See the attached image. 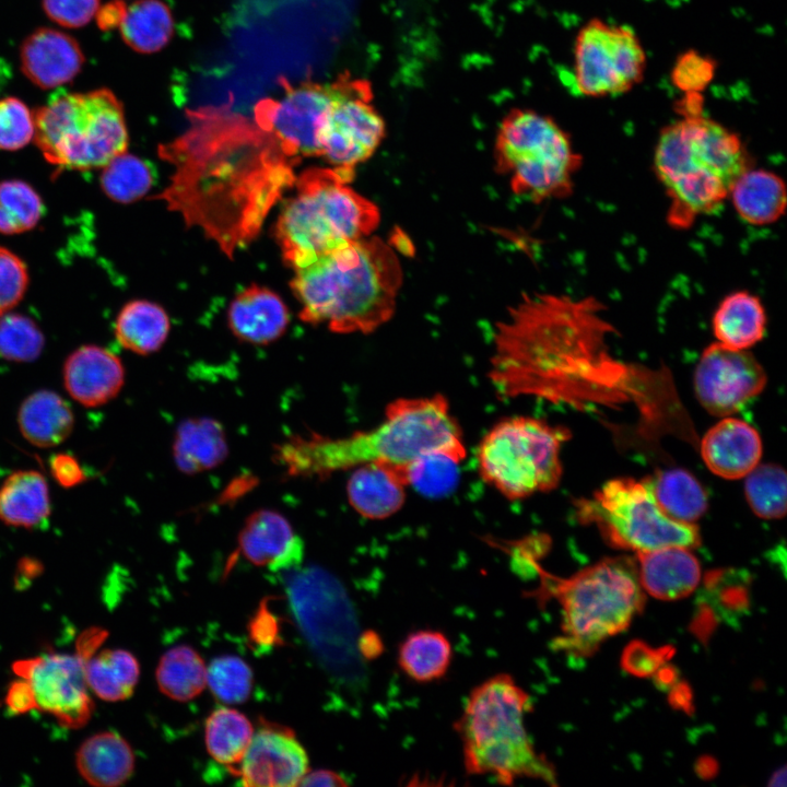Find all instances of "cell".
Wrapping results in <instances>:
<instances>
[{
  "label": "cell",
  "instance_id": "cell-1",
  "mask_svg": "<svg viewBox=\"0 0 787 787\" xmlns=\"http://www.w3.org/2000/svg\"><path fill=\"white\" fill-rule=\"evenodd\" d=\"M594 297L525 295L496 324L488 376L504 399L578 403L586 373L623 367L608 354L612 327Z\"/></svg>",
  "mask_w": 787,
  "mask_h": 787
},
{
  "label": "cell",
  "instance_id": "cell-2",
  "mask_svg": "<svg viewBox=\"0 0 787 787\" xmlns=\"http://www.w3.org/2000/svg\"><path fill=\"white\" fill-rule=\"evenodd\" d=\"M401 283L393 249L366 236L295 269L290 285L305 322L338 333H369L393 315Z\"/></svg>",
  "mask_w": 787,
  "mask_h": 787
},
{
  "label": "cell",
  "instance_id": "cell-3",
  "mask_svg": "<svg viewBox=\"0 0 787 787\" xmlns=\"http://www.w3.org/2000/svg\"><path fill=\"white\" fill-rule=\"evenodd\" d=\"M310 454L318 472L376 465L393 470L411 485L430 460L459 465L467 449L449 402L436 393L396 399L374 427L340 438H319L312 443Z\"/></svg>",
  "mask_w": 787,
  "mask_h": 787
},
{
  "label": "cell",
  "instance_id": "cell-4",
  "mask_svg": "<svg viewBox=\"0 0 787 787\" xmlns=\"http://www.w3.org/2000/svg\"><path fill=\"white\" fill-rule=\"evenodd\" d=\"M654 167L669 200L667 221L683 230L717 210L750 164L740 137L702 111L665 126Z\"/></svg>",
  "mask_w": 787,
  "mask_h": 787
},
{
  "label": "cell",
  "instance_id": "cell-5",
  "mask_svg": "<svg viewBox=\"0 0 787 787\" xmlns=\"http://www.w3.org/2000/svg\"><path fill=\"white\" fill-rule=\"evenodd\" d=\"M531 709L530 695L509 673H496L475 685L454 724L466 773L488 775L507 786L519 778L556 786L554 766L537 751L527 731Z\"/></svg>",
  "mask_w": 787,
  "mask_h": 787
},
{
  "label": "cell",
  "instance_id": "cell-6",
  "mask_svg": "<svg viewBox=\"0 0 787 787\" xmlns=\"http://www.w3.org/2000/svg\"><path fill=\"white\" fill-rule=\"evenodd\" d=\"M535 572L540 584L526 596L560 604L561 634L552 647L566 655H591L603 641L627 629L644 607L637 569L629 560H603L569 577L553 576L539 563Z\"/></svg>",
  "mask_w": 787,
  "mask_h": 787
},
{
  "label": "cell",
  "instance_id": "cell-7",
  "mask_svg": "<svg viewBox=\"0 0 787 787\" xmlns=\"http://www.w3.org/2000/svg\"><path fill=\"white\" fill-rule=\"evenodd\" d=\"M354 172L308 168L296 179V193L275 225L283 260L305 267L319 257L369 236L379 223L378 208L348 184Z\"/></svg>",
  "mask_w": 787,
  "mask_h": 787
},
{
  "label": "cell",
  "instance_id": "cell-8",
  "mask_svg": "<svg viewBox=\"0 0 787 787\" xmlns=\"http://www.w3.org/2000/svg\"><path fill=\"white\" fill-rule=\"evenodd\" d=\"M33 117L35 144L59 169L102 168L127 151L124 108L108 89L57 96Z\"/></svg>",
  "mask_w": 787,
  "mask_h": 787
},
{
  "label": "cell",
  "instance_id": "cell-9",
  "mask_svg": "<svg viewBox=\"0 0 787 787\" xmlns=\"http://www.w3.org/2000/svg\"><path fill=\"white\" fill-rule=\"evenodd\" d=\"M568 432L517 415L496 422L477 448L481 479L510 501L554 490L562 477L561 448Z\"/></svg>",
  "mask_w": 787,
  "mask_h": 787
},
{
  "label": "cell",
  "instance_id": "cell-10",
  "mask_svg": "<svg viewBox=\"0 0 787 787\" xmlns=\"http://www.w3.org/2000/svg\"><path fill=\"white\" fill-rule=\"evenodd\" d=\"M495 161L516 195L540 202L572 192L582 157L568 133L552 118L515 109L500 125Z\"/></svg>",
  "mask_w": 787,
  "mask_h": 787
},
{
  "label": "cell",
  "instance_id": "cell-11",
  "mask_svg": "<svg viewBox=\"0 0 787 787\" xmlns=\"http://www.w3.org/2000/svg\"><path fill=\"white\" fill-rule=\"evenodd\" d=\"M578 519L596 524L613 548L647 552L666 547L696 548L695 524L674 520L659 506L649 479L615 478L589 498L578 501Z\"/></svg>",
  "mask_w": 787,
  "mask_h": 787
},
{
  "label": "cell",
  "instance_id": "cell-12",
  "mask_svg": "<svg viewBox=\"0 0 787 787\" xmlns=\"http://www.w3.org/2000/svg\"><path fill=\"white\" fill-rule=\"evenodd\" d=\"M646 51L630 27L592 17L574 43V80L579 94L607 97L627 93L646 71Z\"/></svg>",
  "mask_w": 787,
  "mask_h": 787
},
{
  "label": "cell",
  "instance_id": "cell-13",
  "mask_svg": "<svg viewBox=\"0 0 787 787\" xmlns=\"http://www.w3.org/2000/svg\"><path fill=\"white\" fill-rule=\"evenodd\" d=\"M332 86V102L318 132L319 156L336 168L354 172L378 148L385 124L366 82L341 77Z\"/></svg>",
  "mask_w": 787,
  "mask_h": 787
},
{
  "label": "cell",
  "instance_id": "cell-14",
  "mask_svg": "<svg viewBox=\"0 0 787 787\" xmlns=\"http://www.w3.org/2000/svg\"><path fill=\"white\" fill-rule=\"evenodd\" d=\"M280 83L279 98H265L255 106L257 126L291 158L319 156L318 132L332 102V84L306 80L293 85L283 78Z\"/></svg>",
  "mask_w": 787,
  "mask_h": 787
},
{
  "label": "cell",
  "instance_id": "cell-15",
  "mask_svg": "<svg viewBox=\"0 0 787 787\" xmlns=\"http://www.w3.org/2000/svg\"><path fill=\"white\" fill-rule=\"evenodd\" d=\"M84 660L79 653H52L20 659L12 669L30 683L37 709L52 715L63 727L78 729L87 724L94 712Z\"/></svg>",
  "mask_w": 787,
  "mask_h": 787
},
{
  "label": "cell",
  "instance_id": "cell-16",
  "mask_svg": "<svg viewBox=\"0 0 787 787\" xmlns=\"http://www.w3.org/2000/svg\"><path fill=\"white\" fill-rule=\"evenodd\" d=\"M766 373L748 350L719 342L702 353L694 373V389L702 407L716 416L738 412L766 385Z\"/></svg>",
  "mask_w": 787,
  "mask_h": 787
},
{
  "label": "cell",
  "instance_id": "cell-17",
  "mask_svg": "<svg viewBox=\"0 0 787 787\" xmlns=\"http://www.w3.org/2000/svg\"><path fill=\"white\" fill-rule=\"evenodd\" d=\"M307 772V753L294 732L263 724L254 732L235 774L248 787H292L298 786Z\"/></svg>",
  "mask_w": 787,
  "mask_h": 787
},
{
  "label": "cell",
  "instance_id": "cell-18",
  "mask_svg": "<svg viewBox=\"0 0 787 787\" xmlns=\"http://www.w3.org/2000/svg\"><path fill=\"white\" fill-rule=\"evenodd\" d=\"M62 379L67 392L89 408L113 400L125 384V367L111 351L98 345H82L66 360Z\"/></svg>",
  "mask_w": 787,
  "mask_h": 787
},
{
  "label": "cell",
  "instance_id": "cell-19",
  "mask_svg": "<svg viewBox=\"0 0 787 787\" xmlns=\"http://www.w3.org/2000/svg\"><path fill=\"white\" fill-rule=\"evenodd\" d=\"M20 60L25 77L47 90L73 80L85 58L73 37L54 28L39 27L23 40Z\"/></svg>",
  "mask_w": 787,
  "mask_h": 787
},
{
  "label": "cell",
  "instance_id": "cell-20",
  "mask_svg": "<svg viewBox=\"0 0 787 787\" xmlns=\"http://www.w3.org/2000/svg\"><path fill=\"white\" fill-rule=\"evenodd\" d=\"M701 456L716 475L736 480L744 478L762 457V439L757 431L743 420L724 416L701 441Z\"/></svg>",
  "mask_w": 787,
  "mask_h": 787
},
{
  "label": "cell",
  "instance_id": "cell-21",
  "mask_svg": "<svg viewBox=\"0 0 787 787\" xmlns=\"http://www.w3.org/2000/svg\"><path fill=\"white\" fill-rule=\"evenodd\" d=\"M238 552L254 565L283 568L298 560L302 542L282 514L262 508L246 518L238 535Z\"/></svg>",
  "mask_w": 787,
  "mask_h": 787
},
{
  "label": "cell",
  "instance_id": "cell-22",
  "mask_svg": "<svg viewBox=\"0 0 787 787\" xmlns=\"http://www.w3.org/2000/svg\"><path fill=\"white\" fill-rule=\"evenodd\" d=\"M636 554L639 584L654 598L678 600L700 584L701 566L689 548L674 545Z\"/></svg>",
  "mask_w": 787,
  "mask_h": 787
},
{
  "label": "cell",
  "instance_id": "cell-23",
  "mask_svg": "<svg viewBox=\"0 0 787 787\" xmlns=\"http://www.w3.org/2000/svg\"><path fill=\"white\" fill-rule=\"evenodd\" d=\"M227 321L237 339L254 344H268L285 332L290 315L278 294L252 284L232 301Z\"/></svg>",
  "mask_w": 787,
  "mask_h": 787
},
{
  "label": "cell",
  "instance_id": "cell-24",
  "mask_svg": "<svg viewBox=\"0 0 787 787\" xmlns=\"http://www.w3.org/2000/svg\"><path fill=\"white\" fill-rule=\"evenodd\" d=\"M134 753L129 742L115 731H101L86 738L75 752L80 776L94 787H117L134 771Z\"/></svg>",
  "mask_w": 787,
  "mask_h": 787
},
{
  "label": "cell",
  "instance_id": "cell-25",
  "mask_svg": "<svg viewBox=\"0 0 787 787\" xmlns=\"http://www.w3.org/2000/svg\"><path fill=\"white\" fill-rule=\"evenodd\" d=\"M409 484L391 469L364 465L353 469L346 482L351 507L362 517L381 520L395 515L404 504Z\"/></svg>",
  "mask_w": 787,
  "mask_h": 787
},
{
  "label": "cell",
  "instance_id": "cell-26",
  "mask_svg": "<svg viewBox=\"0 0 787 787\" xmlns=\"http://www.w3.org/2000/svg\"><path fill=\"white\" fill-rule=\"evenodd\" d=\"M728 199L744 222L764 226L775 223L785 213L787 189L775 173L749 167L732 185Z\"/></svg>",
  "mask_w": 787,
  "mask_h": 787
},
{
  "label": "cell",
  "instance_id": "cell-27",
  "mask_svg": "<svg viewBox=\"0 0 787 787\" xmlns=\"http://www.w3.org/2000/svg\"><path fill=\"white\" fill-rule=\"evenodd\" d=\"M51 513L46 478L36 470H17L0 485V520L12 527L35 529Z\"/></svg>",
  "mask_w": 787,
  "mask_h": 787
},
{
  "label": "cell",
  "instance_id": "cell-28",
  "mask_svg": "<svg viewBox=\"0 0 787 787\" xmlns=\"http://www.w3.org/2000/svg\"><path fill=\"white\" fill-rule=\"evenodd\" d=\"M17 425L28 443L39 448H50L70 436L74 415L60 395L40 389L22 401L17 411Z\"/></svg>",
  "mask_w": 787,
  "mask_h": 787
},
{
  "label": "cell",
  "instance_id": "cell-29",
  "mask_svg": "<svg viewBox=\"0 0 787 787\" xmlns=\"http://www.w3.org/2000/svg\"><path fill=\"white\" fill-rule=\"evenodd\" d=\"M172 449L176 467L188 474L214 469L228 454L223 426L210 418L183 421L175 431Z\"/></svg>",
  "mask_w": 787,
  "mask_h": 787
},
{
  "label": "cell",
  "instance_id": "cell-30",
  "mask_svg": "<svg viewBox=\"0 0 787 787\" xmlns=\"http://www.w3.org/2000/svg\"><path fill=\"white\" fill-rule=\"evenodd\" d=\"M712 327L717 342L732 349L748 350L763 339L766 313L757 296L747 291H737L719 303Z\"/></svg>",
  "mask_w": 787,
  "mask_h": 787
},
{
  "label": "cell",
  "instance_id": "cell-31",
  "mask_svg": "<svg viewBox=\"0 0 787 787\" xmlns=\"http://www.w3.org/2000/svg\"><path fill=\"white\" fill-rule=\"evenodd\" d=\"M454 648L448 636L438 630L410 632L399 644L397 663L412 682L426 684L443 679L451 665Z\"/></svg>",
  "mask_w": 787,
  "mask_h": 787
},
{
  "label": "cell",
  "instance_id": "cell-32",
  "mask_svg": "<svg viewBox=\"0 0 787 787\" xmlns=\"http://www.w3.org/2000/svg\"><path fill=\"white\" fill-rule=\"evenodd\" d=\"M84 677L89 690L99 700L119 702L132 695L139 681L140 666L128 650L104 649L84 660Z\"/></svg>",
  "mask_w": 787,
  "mask_h": 787
},
{
  "label": "cell",
  "instance_id": "cell-33",
  "mask_svg": "<svg viewBox=\"0 0 787 787\" xmlns=\"http://www.w3.org/2000/svg\"><path fill=\"white\" fill-rule=\"evenodd\" d=\"M169 332V318L155 303L136 299L126 304L115 321V336L127 350L151 354L164 344Z\"/></svg>",
  "mask_w": 787,
  "mask_h": 787
},
{
  "label": "cell",
  "instance_id": "cell-34",
  "mask_svg": "<svg viewBox=\"0 0 787 787\" xmlns=\"http://www.w3.org/2000/svg\"><path fill=\"white\" fill-rule=\"evenodd\" d=\"M124 42L141 54L161 50L172 38L174 20L161 0H138L127 7L119 25Z\"/></svg>",
  "mask_w": 787,
  "mask_h": 787
},
{
  "label": "cell",
  "instance_id": "cell-35",
  "mask_svg": "<svg viewBox=\"0 0 787 787\" xmlns=\"http://www.w3.org/2000/svg\"><path fill=\"white\" fill-rule=\"evenodd\" d=\"M654 495L670 518L694 524L707 509L708 497L697 479L684 469L674 468L649 478Z\"/></svg>",
  "mask_w": 787,
  "mask_h": 787
},
{
  "label": "cell",
  "instance_id": "cell-36",
  "mask_svg": "<svg viewBox=\"0 0 787 787\" xmlns=\"http://www.w3.org/2000/svg\"><path fill=\"white\" fill-rule=\"evenodd\" d=\"M155 676L160 691L179 702L195 698L207 685V666L200 655L187 645L164 653Z\"/></svg>",
  "mask_w": 787,
  "mask_h": 787
},
{
  "label": "cell",
  "instance_id": "cell-37",
  "mask_svg": "<svg viewBox=\"0 0 787 787\" xmlns=\"http://www.w3.org/2000/svg\"><path fill=\"white\" fill-rule=\"evenodd\" d=\"M249 719L240 712L220 707L205 721V747L213 760L232 770L244 757L254 736Z\"/></svg>",
  "mask_w": 787,
  "mask_h": 787
},
{
  "label": "cell",
  "instance_id": "cell-38",
  "mask_svg": "<svg viewBox=\"0 0 787 787\" xmlns=\"http://www.w3.org/2000/svg\"><path fill=\"white\" fill-rule=\"evenodd\" d=\"M45 208L40 196L25 181L0 183V233L14 235L34 228Z\"/></svg>",
  "mask_w": 787,
  "mask_h": 787
},
{
  "label": "cell",
  "instance_id": "cell-39",
  "mask_svg": "<svg viewBox=\"0 0 787 787\" xmlns=\"http://www.w3.org/2000/svg\"><path fill=\"white\" fill-rule=\"evenodd\" d=\"M744 478V495L752 512L763 519L783 518L787 497L785 470L776 463H759Z\"/></svg>",
  "mask_w": 787,
  "mask_h": 787
},
{
  "label": "cell",
  "instance_id": "cell-40",
  "mask_svg": "<svg viewBox=\"0 0 787 787\" xmlns=\"http://www.w3.org/2000/svg\"><path fill=\"white\" fill-rule=\"evenodd\" d=\"M101 186L114 201L128 203L145 195L153 183L149 164L126 152L102 167Z\"/></svg>",
  "mask_w": 787,
  "mask_h": 787
},
{
  "label": "cell",
  "instance_id": "cell-41",
  "mask_svg": "<svg viewBox=\"0 0 787 787\" xmlns=\"http://www.w3.org/2000/svg\"><path fill=\"white\" fill-rule=\"evenodd\" d=\"M45 344L38 325L22 314L0 315V357L13 362L36 360Z\"/></svg>",
  "mask_w": 787,
  "mask_h": 787
},
{
  "label": "cell",
  "instance_id": "cell-42",
  "mask_svg": "<svg viewBox=\"0 0 787 787\" xmlns=\"http://www.w3.org/2000/svg\"><path fill=\"white\" fill-rule=\"evenodd\" d=\"M252 681L250 667L237 656L216 657L207 667V685L225 704L245 702L250 695Z\"/></svg>",
  "mask_w": 787,
  "mask_h": 787
},
{
  "label": "cell",
  "instance_id": "cell-43",
  "mask_svg": "<svg viewBox=\"0 0 787 787\" xmlns=\"http://www.w3.org/2000/svg\"><path fill=\"white\" fill-rule=\"evenodd\" d=\"M717 72L715 59L697 50L681 52L671 69L672 85L682 94L700 93L708 87Z\"/></svg>",
  "mask_w": 787,
  "mask_h": 787
},
{
  "label": "cell",
  "instance_id": "cell-44",
  "mask_svg": "<svg viewBox=\"0 0 787 787\" xmlns=\"http://www.w3.org/2000/svg\"><path fill=\"white\" fill-rule=\"evenodd\" d=\"M33 113L16 97L0 99V150L15 151L34 139Z\"/></svg>",
  "mask_w": 787,
  "mask_h": 787
},
{
  "label": "cell",
  "instance_id": "cell-45",
  "mask_svg": "<svg viewBox=\"0 0 787 787\" xmlns=\"http://www.w3.org/2000/svg\"><path fill=\"white\" fill-rule=\"evenodd\" d=\"M24 261L0 246V315L10 312L23 298L28 286Z\"/></svg>",
  "mask_w": 787,
  "mask_h": 787
},
{
  "label": "cell",
  "instance_id": "cell-46",
  "mask_svg": "<svg viewBox=\"0 0 787 787\" xmlns=\"http://www.w3.org/2000/svg\"><path fill=\"white\" fill-rule=\"evenodd\" d=\"M43 8L55 23L78 28L86 25L95 16L99 0H43Z\"/></svg>",
  "mask_w": 787,
  "mask_h": 787
},
{
  "label": "cell",
  "instance_id": "cell-47",
  "mask_svg": "<svg viewBox=\"0 0 787 787\" xmlns=\"http://www.w3.org/2000/svg\"><path fill=\"white\" fill-rule=\"evenodd\" d=\"M665 659L666 653L663 649H656L641 642H635L624 650L622 665L632 674L649 676L665 662Z\"/></svg>",
  "mask_w": 787,
  "mask_h": 787
},
{
  "label": "cell",
  "instance_id": "cell-48",
  "mask_svg": "<svg viewBox=\"0 0 787 787\" xmlns=\"http://www.w3.org/2000/svg\"><path fill=\"white\" fill-rule=\"evenodd\" d=\"M49 468L55 481L66 489L77 486L86 480L85 471L79 460L68 453L54 455Z\"/></svg>",
  "mask_w": 787,
  "mask_h": 787
},
{
  "label": "cell",
  "instance_id": "cell-49",
  "mask_svg": "<svg viewBox=\"0 0 787 787\" xmlns=\"http://www.w3.org/2000/svg\"><path fill=\"white\" fill-rule=\"evenodd\" d=\"M4 704L8 710L14 715L37 709L35 696L30 683L20 677L9 685L4 696Z\"/></svg>",
  "mask_w": 787,
  "mask_h": 787
},
{
  "label": "cell",
  "instance_id": "cell-50",
  "mask_svg": "<svg viewBox=\"0 0 787 787\" xmlns=\"http://www.w3.org/2000/svg\"><path fill=\"white\" fill-rule=\"evenodd\" d=\"M126 9L127 5L121 0H114L103 7H99L95 14L97 25L103 31L119 27L125 16Z\"/></svg>",
  "mask_w": 787,
  "mask_h": 787
},
{
  "label": "cell",
  "instance_id": "cell-51",
  "mask_svg": "<svg viewBox=\"0 0 787 787\" xmlns=\"http://www.w3.org/2000/svg\"><path fill=\"white\" fill-rule=\"evenodd\" d=\"M348 782L338 774L330 770H318L314 772H307L301 779L298 786H330L340 787L346 786Z\"/></svg>",
  "mask_w": 787,
  "mask_h": 787
},
{
  "label": "cell",
  "instance_id": "cell-52",
  "mask_svg": "<svg viewBox=\"0 0 787 787\" xmlns=\"http://www.w3.org/2000/svg\"><path fill=\"white\" fill-rule=\"evenodd\" d=\"M384 650L381 638L377 633L367 631L359 638V651L367 659H374Z\"/></svg>",
  "mask_w": 787,
  "mask_h": 787
},
{
  "label": "cell",
  "instance_id": "cell-53",
  "mask_svg": "<svg viewBox=\"0 0 787 787\" xmlns=\"http://www.w3.org/2000/svg\"><path fill=\"white\" fill-rule=\"evenodd\" d=\"M786 773L785 768L779 770L776 772V774L772 777L771 786H785L786 782Z\"/></svg>",
  "mask_w": 787,
  "mask_h": 787
}]
</instances>
